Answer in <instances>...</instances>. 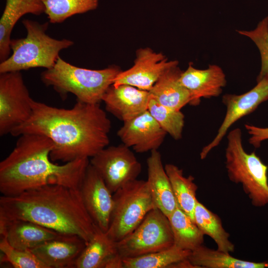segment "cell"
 <instances>
[{"instance_id": "2", "label": "cell", "mask_w": 268, "mask_h": 268, "mask_svg": "<svg viewBox=\"0 0 268 268\" xmlns=\"http://www.w3.org/2000/svg\"><path fill=\"white\" fill-rule=\"evenodd\" d=\"M15 146L0 163V192L11 197L49 185L79 189L89 158L59 165L50 158L53 143L36 134L19 136Z\"/></svg>"}, {"instance_id": "23", "label": "cell", "mask_w": 268, "mask_h": 268, "mask_svg": "<svg viewBox=\"0 0 268 268\" xmlns=\"http://www.w3.org/2000/svg\"><path fill=\"white\" fill-rule=\"evenodd\" d=\"M188 260L196 268H266V262H255L240 260L232 257L230 253L213 250L203 244L191 251Z\"/></svg>"}, {"instance_id": "24", "label": "cell", "mask_w": 268, "mask_h": 268, "mask_svg": "<svg viewBox=\"0 0 268 268\" xmlns=\"http://www.w3.org/2000/svg\"><path fill=\"white\" fill-rule=\"evenodd\" d=\"M164 168L178 206L194 221V210L198 201L196 198L198 186L194 182V177L184 176L183 170L172 164H167Z\"/></svg>"}, {"instance_id": "16", "label": "cell", "mask_w": 268, "mask_h": 268, "mask_svg": "<svg viewBox=\"0 0 268 268\" xmlns=\"http://www.w3.org/2000/svg\"><path fill=\"white\" fill-rule=\"evenodd\" d=\"M149 91L134 86L111 85L102 97L106 111L123 122L147 110Z\"/></svg>"}, {"instance_id": "9", "label": "cell", "mask_w": 268, "mask_h": 268, "mask_svg": "<svg viewBox=\"0 0 268 268\" xmlns=\"http://www.w3.org/2000/svg\"><path fill=\"white\" fill-rule=\"evenodd\" d=\"M29 90L20 71L0 73V135L26 122L32 113Z\"/></svg>"}, {"instance_id": "26", "label": "cell", "mask_w": 268, "mask_h": 268, "mask_svg": "<svg viewBox=\"0 0 268 268\" xmlns=\"http://www.w3.org/2000/svg\"><path fill=\"white\" fill-rule=\"evenodd\" d=\"M194 222L201 232L211 237L216 243L217 250L233 253L234 245L229 240L230 234L224 229L220 218L198 201L194 210Z\"/></svg>"}, {"instance_id": "21", "label": "cell", "mask_w": 268, "mask_h": 268, "mask_svg": "<svg viewBox=\"0 0 268 268\" xmlns=\"http://www.w3.org/2000/svg\"><path fill=\"white\" fill-rule=\"evenodd\" d=\"M178 65L177 63L167 69L149 92L160 104L181 110L190 104L191 97L189 91L180 81L183 71Z\"/></svg>"}, {"instance_id": "33", "label": "cell", "mask_w": 268, "mask_h": 268, "mask_svg": "<svg viewBox=\"0 0 268 268\" xmlns=\"http://www.w3.org/2000/svg\"><path fill=\"white\" fill-rule=\"evenodd\" d=\"M104 268H124L123 258L117 253L109 258Z\"/></svg>"}, {"instance_id": "29", "label": "cell", "mask_w": 268, "mask_h": 268, "mask_svg": "<svg viewBox=\"0 0 268 268\" xmlns=\"http://www.w3.org/2000/svg\"><path fill=\"white\" fill-rule=\"evenodd\" d=\"M147 110L167 134L175 140L182 138L185 116L181 110L160 104L150 94Z\"/></svg>"}, {"instance_id": "17", "label": "cell", "mask_w": 268, "mask_h": 268, "mask_svg": "<svg viewBox=\"0 0 268 268\" xmlns=\"http://www.w3.org/2000/svg\"><path fill=\"white\" fill-rule=\"evenodd\" d=\"M0 234L11 246L24 250L64 235L31 221L4 218H0Z\"/></svg>"}, {"instance_id": "30", "label": "cell", "mask_w": 268, "mask_h": 268, "mask_svg": "<svg viewBox=\"0 0 268 268\" xmlns=\"http://www.w3.org/2000/svg\"><path fill=\"white\" fill-rule=\"evenodd\" d=\"M0 251L2 254L1 262L10 264L14 268H48L30 250L16 249L1 236Z\"/></svg>"}, {"instance_id": "6", "label": "cell", "mask_w": 268, "mask_h": 268, "mask_svg": "<svg viewBox=\"0 0 268 268\" xmlns=\"http://www.w3.org/2000/svg\"><path fill=\"white\" fill-rule=\"evenodd\" d=\"M227 138L225 164L229 179L242 185L254 206H266L268 204V166L255 152L245 151L240 128L230 131Z\"/></svg>"}, {"instance_id": "15", "label": "cell", "mask_w": 268, "mask_h": 268, "mask_svg": "<svg viewBox=\"0 0 268 268\" xmlns=\"http://www.w3.org/2000/svg\"><path fill=\"white\" fill-rule=\"evenodd\" d=\"M182 85L189 91L190 105L197 106L201 98H211L219 96L227 83L225 74L216 65H210L204 69L195 68L192 63L180 77Z\"/></svg>"}, {"instance_id": "34", "label": "cell", "mask_w": 268, "mask_h": 268, "mask_svg": "<svg viewBox=\"0 0 268 268\" xmlns=\"http://www.w3.org/2000/svg\"><path fill=\"white\" fill-rule=\"evenodd\" d=\"M266 268H268V261L266 262Z\"/></svg>"}, {"instance_id": "7", "label": "cell", "mask_w": 268, "mask_h": 268, "mask_svg": "<svg viewBox=\"0 0 268 268\" xmlns=\"http://www.w3.org/2000/svg\"><path fill=\"white\" fill-rule=\"evenodd\" d=\"M113 197L114 207L106 233L118 242L134 231L146 215L156 207L146 181H131L113 193Z\"/></svg>"}, {"instance_id": "31", "label": "cell", "mask_w": 268, "mask_h": 268, "mask_svg": "<svg viewBox=\"0 0 268 268\" xmlns=\"http://www.w3.org/2000/svg\"><path fill=\"white\" fill-rule=\"evenodd\" d=\"M237 32L251 39L259 50L261 66L257 77V82L268 76V16L259 22L254 29L249 31L239 30Z\"/></svg>"}, {"instance_id": "28", "label": "cell", "mask_w": 268, "mask_h": 268, "mask_svg": "<svg viewBox=\"0 0 268 268\" xmlns=\"http://www.w3.org/2000/svg\"><path fill=\"white\" fill-rule=\"evenodd\" d=\"M49 22L60 23L71 16L95 10L99 0H42Z\"/></svg>"}, {"instance_id": "13", "label": "cell", "mask_w": 268, "mask_h": 268, "mask_svg": "<svg viewBox=\"0 0 268 268\" xmlns=\"http://www.w3.org/2000/svg\"><path fill=\"white\" fill-rule=\"evenodd\" d=\"M79 189L84 206L94 223L106 232L114 207L113 193L90 163Z\"/></svg>"}, {"instance_id": "32", "label": "cell", "mask_w": 268, "mask_h": 268, "mask_svg": "<svg viewBox=\"0 0 268 268\" xmlns=\"http://www.w3.org/2000/svg\"><path fill=\"white\" fill-rule=\"evenodd\" d=\"M245 128L250 135L249 143L254 147H260L263 141L268 139V127H260L246 124Z\"/></svg>"}, {"instance_id": "1", "label": "cell", "mask_w": 268, "mask_h": 268, "mask_svg": "<svg viewBox=\"0 0 268 268\" xmlns=\"http://www.w3.org/2000/svg\"><path fill=\"white\" fill-rule=\"evenodd\" d=\"M29 119L14 129V136L36 134L53 143L50 158L67 163L93 157L109 143L111 123L100 104L77 100L70 109L59 108L33 100Z\"/></svg>"}, {"instance_id": "22", "label": "cell", "mask_w": 268, "mask_h": 268, "mask_svg": "<svg viewBox=\"0 0 268 268\" xmlns=\"http://www.w3.org/2000/svg\"><path fill=\"white\" fill-rule=\"evenodd\" d=\"M117 253V242L96 226L92 238L74 262L72 268H104L109 258Z\"/></svg>"}, {"instance_id": "3", "label": "cell", "mask_w": 268, "mask_h": 268, "mask_svg": "<svg viewBox=\"0 0 268 268\" xmlns=\"http://www.w3.org/2000/svg\"><path fill=\"white\" fill-rule=\"evenodd\" d=\"M0 218L36 223L62 234L76 235L86 244L96 228L79 189L49 185L11 197L0 198Z\"/></svg>"}, {"instance_id": "14", "label": "cell", "mask_w": 268, "mask_h": 268, "mask_svg": "<svg viewBox=\"0 0 268 268\" xmlns=\"http://www.w3.org/2000/svg\"><path fill=\"white\" fill-rule=\"evenodd\" d=\"M123 123L117 135L137 153L157 150L167 134L148 110Z\"/></svg>"}, {"instance_id": "11", "label": "cell", "mask_w": 268, "mask_h": 268, "mask_svg": "<svg viewBox=\"0 0 268 268\" xmlns=\"http://www.w3.org/2000/svg\"><path fill=\"white\" fill-rule=\"evenodd\" d=\"M255 86L242 94H225L222 102L226 108V113L217 133L200 153V158L205 159L217 147L229 129L237 121L253 112L261 104L268 100V76L259 81Z\"/></svg>"}, {"instance_id": "10", "label": "cell", "mask_w": 268, "mask_h": 268, "mask_svg": "<svg viewBox=\"0 0 268 268\" xmlns=\"http://www.w3.org/2000/svg\"><path fill=\"white\" fill-rule=\"evenodd\" d=\"M90 164L113 194L137 179L142 169L134 153L123 143L104 148L91 158Z\"/></svg>"}, {"instance_id": "5", "label": "cell", "mask_w": 268, "mask_h": 268, "mask_svg": "<svg viewBox=\"0 0 268 268\" xmlns=\"http://www.w3.org/2000/svg\"><path fill=\"white\" fill-rule=\"evenodd\" d=\"M22 24L26 30V36L11 39L12 53L7 59L0 62V73L36 67L49 69L56 63L60 52L74 44L69 39L58 40L49 36L46 33L48 22L41 24L24 19Z\"/></svg>"}, {"instance_id": "8", "label": "cell", "mask_w": 268, "mask_h": 268, "mask_svg": "<svg viewBox=\"0 0 268 268\" xmlns=\"http://www.w3.org/2000/svg\"><path fill=\"white\" fill-rule=\"evenodd\" d=\"M173 245L168 218L155 208L146 215L134 231L117 242V248L124 259L164 250Z\"/></svg>"}, {"instance_id": "20", "label": "cell", "mask_w": 268, "mask_h": 268, "mask_svg": "<svg viewBox=\"0 0 268 268\" xmlns=\"http://www.w3.org/2000/svg\"><path fill=\"white\" fill-rule=\"evenodd\" d=\"M45 12L42 0H5V5L0 19V62L11 54V34L15 24L23 15H39Z\"/></svg>"}, {"instance_id": "27", "label": "cell", "mask_w": 268, "mask_h": 268, "mask_svg": "<svg viewBox=\"0 0 268 268\" xmlns=\"http://www.w3.org/2000/svg\"><path fill=\"white\" fill-rule=\"evenodd\" d=\"M191 252L173 245L164 250L124 258V268H170L173 264L188 259Z\"/></svg>"}, {"instance_id": "4", "label": "cell", "mask_w": 268, "mask_h": 268, "mask_svg": "<svg viewBox=\"0 0 268 268\" xmlns=\"http://www.w3.org/2000/svg\"><path fill=\"white\" fill-rule=\"evenodd\" d=\"M121 71L117 66L101 69L79 67L59 57L52 67L41 73L40 78L45 85L52 87L62 98H66L68 93H71L78 101L100 104Z\"/></svg>"}, {"instance_id": "25", "label": "cell", "mask_w": 268, "mask_h": 268, "mask_svg": "<svg viewBox=\"0 0 268 268\" xmlns=\"http://www.w3.org/2000/svg\"><path fill=\"white\" fill-rule=\"evenodd\" d=\"M168 218L174 245L192 251L203 244L204 234L191 217L178 206Z\"/></svg>"}, {"instance_id": "18", "label": "cell", "mask_w": 268, "mask_h": 268, "mask_svg": "<svg viewBox=\"0 0 268 268\" xmlns=\"http://www.w3.org/2000/svg\"><path fill=\"white\" fill-rule=\"evenodd\" d=\"M86 245L79 236L64 235L29 250L48 268H72Z\"/></svg>"}, {"instance_id": "19", "label": "cell", "mask_w": 268, "mask_h": 268, "mask_svg": "<svg viewBox=\"0 0 268 268\" xmlns=\"http://www.w3.org/2000/svg\"><path fill=\"white\" fill-rule=\"evenodd\" d=\"M146 182L155 207L168 217L178 207L172 187L157 150L147 159Z\"/></svg>"}, {"instance_id": "12", "label": "cell", "mask_w": 268, "mask_h": 268, "mask_svg": "<svg viewBox=\"0 0 268 268\" xmlns=\"http://www.w3.org/2000/svg\"><path fill=\"white\" fill-rule=\"evenodd\" d=\"M179 63L168 61L161 53H156L149 48L137 50L134 65L116 76L114 86L127 84L149 91L160 76L171 67Z\"/></svg>"}]
</instances>
